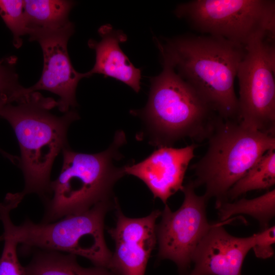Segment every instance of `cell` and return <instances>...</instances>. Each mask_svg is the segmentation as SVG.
Here are the masks:
<instances>
[{
    "mask_svg": "<svg viewBox=\"0 0 275 275\" xmlns=\"http://www.w3.org/2000/svg\"><path fill=\"white\" fill-rule=\"evenodd\" d=\"M57 101L36 91L22 93L13 102L6 104L0 117L6 120L16 135L20 150L18 166L24 179L22 191L12 194L19 204L30 194L43 201L50 196V173L59 153L68 147L67 130L79 119L72 109L59 117L50 111Z\"/></svg>",
    "mask_w": 275,
    "mask_h": 275,
    "instance_id": "cell-1",
    "label": "cell"
},
{
    "mask_svg": "<svg viewBox=\"0 0 275 275\" xmlns=\"http://www.w3.org/2000/svg\"><path fill=\"white\" fill-rule=\"evenodd\" d=\"M162 63L172 67L220 117L238 120L234 80L245 47L210 35L157 41Z\"/></svg>",
    "mask_w": 275,
    "mask_h": 275,
    "instance_id": "cell-2",
    "label": "cell"
},
{
    "mask_svg": "<svg viewBox=\"0 0 275 275\" xmlns=\"http://www.w3.org/2000/svg\"><path fill=\"white\" fill-rule=\"evenodd\" d=\"M126 141L118 131L105 150L94 154L77 152L67 147L58 178L51 182L49 197L44 201L41 223H52L65 216L86 211L102 202H111L113 188L125 174L119 149Z\"/></svg>",
    "mask_w": 275,
    "mask_h": 275,
    "instance_id": "cell-3",
    "label": "cell"
},
{
    "mask_svg": "<svg viewBox=\"0 0 275 275\" xmlns=\"http://www.w3.org/2000/svg\"><path fill=\"white\" fill-rule=\"evenodd\" d=\"M151 79V90L145 107L132 113L141 116L149 143L158 147L172 146L189 138L206 140L218 115L170 65Z\"/></svg>",
    "mask_w": 275,
    "mask_h": 275,
    "instance_id": "cell-4",
    "label": "cell"
},
{
    "mask_svg": "<svg viewBox=\"0 0 275 275\" xmlns=\"http://www.w3.org/2000/svg\"><path fill=\"white\" fill-rule=\"evenodd\" d=\"M206 140L205 153L191 167L193 182L195 188L205 186L204 195L215 198L216 206L226 202L230 189L263 154L275 149V135L219 116Z\"/></svg>",
    "mask_w": 275,
    "mask_h": 275,
    "instance_id": "cell-5",
    "label": "cell"
},
{
    "mask_svg": "<svg viewBox=\"0 0 275 275\" xmlns=\"http://www.w3.org/2000/svg\"><path fill=\"white\" fill-rule=\"evenodd\" d=\"M112 202L99 203L82 213L52 223L36 224L26 218L18 226L11 219L12 208L0 203V219L18 244L81 256L94 266L108 269L112 253L105 241L104 222Z\"/></svg>",
    "mask_w": 275,
    "mask_h": 275,
    "instance_id": "cell-6",
    "label": "cell"
},
{
    "mask_svg": "<svg viewBox=\"0 0 275 275\" xmlns=\"http://www.w3.org/2000/svg\"><path fill=\"white\" fill-rule=\"evenodd\" d=\"M175 14L199 32L243 47L275 35L274 1L194 0L178 5Z\"/></svg>",
    "mask_w": 275,
    "mask_h": 275,
    "instance_id": "cell-7",
    "label": "cell"
},
{
    "mask_svg": "<svg viewBox=\"0 0 275 275\" xmlns=\"http://www.w3.org/2000/svg\"><path fill=\"white\" fill-rule=\"evenodd\" d=\"M274 75V36H262L245 47L237 71L238 120L247 127L273 135Z\"/></svg>",
    "mask_w": 275,
    "mask_h": 275,
    "instance_id": "cell-8",
    "label": "cell"
},
{
    "mask_svg": "<svg viewBox=\"0 0 275 275\" xmlns=\"http://www.w3.org/2000/svg\"><path fill=\"white\" fill-rule=\"evenodd\" d=\"M195 189L193 181L184 185L181 206L172 211L166 204L156 227L158 257L172 260L182 271L188 267L197 246L214 224H209L206 217L208 200L197 195Z\"/></svg>",
    "mask_w": 275,
    "mask_h": 275,
    "instance_id": "cell-9",
    "label": "cell"
},
{
    "mask_svg": "<svg viewBox=\"0 0 275 275\" xmlns=\"http://www.w3.org/2000/svg\"><path fill=\"white\" fill-rule=\"evenodd\" d=\"M117 222L108 232L115 242L109 269L116 275H144L156 242V221L159 210L141 218H130L122 213L117 201Z\"/></svg>",
    "mask_w": 275,
    "mask_h": 275,
    "instance_id": "cell-10",
    "label": "cell"
},
{
    "mask_svg": "<svg viewBox=\"0 0 275 275\" xmlns=\"http://www.w3.org/2000/svg\"><path fill=\"white\" fill-rule=\"evenodd\" d=\"M74 31H67L39 40L43 56L41 76L34 85L25 88L28 92L46 90L59 97L57 107L65 113L77 106L76 90L79 81L88 77L73 68L67 49L68 41Z\"/></svg>",
    "mask_w": 275,
    "mask_h": 275,
    "instance_id": "cell-11",
    "label": "cell"
},
{
    "mask_svg": "<svg viewBox=\"0 0 275 275\" xmlns=\"http://www.w3.org/2000/svg\"><path fill=\"white\" fill-rule=\"evenodd\" d=\"M196 147L194 143L180 148L158 147L143 160L125 166L124 173L141 180L154 198L166 205L171 196L183 189L185 174Z\"/></svg>",
    "mask_w": 275,
    "mask_h": 275,
    "instance_id": "cell-12",
    "label": "cell"
},
{
    "mask_svg": "<svg viewBox=\"0 0 275 275\" xmlns=\"http://www.w3.org/2000/svg\"><path fill=\"white\" fill-rule=\"evenodd\" d=\"M236 218L215 223L208 230L194 253L195 267L188 275H241L242 263L253 248L254 236L229 234L223 226Z\"/></svg>",
    "mask_w": 275,
    "mask_h": 275,
    "instance_id": "cell-13",
    "label": "cell"
},
{
    "mask_svg": "<svg viewBox=\"0 0 275 275\" xmlns=\"http://www.w3.org/2000/svg\"><path fill=\"white\" fill-rule=\"evenodd\" d=\"M98 32L101 38L100 41L93 39L88 41L89 47L95 50L96 55L94 66L87 72L89 77L96 73L112 77L139 92L141 71L132 65L119 45L127 40L126 35L109 24L101 26Z\"/></svg>",
    "mask_w": 275,
    "mask_h": 275,
    "instance_id": "cell-14",
    "label": "cell"
},
{
    "mask_svg": "<svg viewBox=\"0 0 275 275\" xmlns=\"http://www.w3.org/2000/svg\"><path fill=\"white\" fill-rule=\"evenodd\" d=\"M26 35L30 41L74 30L69 14L74 2L64 0H25Z\"/></svg>",
    "mask_w": 275,
    "mask_h": 275,
    "instance_id": "cell-15",
    "label": "cell"
},
{
    "mask_svg": "<svg viewBox=\"0 0 275 275\" xmlns=\"http://www.w3.org/2000/svg\"><path fill=\"white\" fill-rule=\"evenodd\" d=\"M24 267L26 275H116L103 267H83L74 255L40 249Z\"/></svg>",
    "mask_w": 275,
    "mask_h": 275,
    "instance_id": "cell-16",
    "label": "cell"
},
{
    "mask_svg": "<svg viewBox=\"0 0 275 275\" xmlns=\"http://www.w3.org/2000/svg\"><path fill=\"white\" fill-rule=\"evenodd\" d=\"M216 208L221 222L235 214H244L258 220L263 230L269 227L275 214V190L251 199L243 198L234 203L222 202Z\"/></svg>",
    "mask_w": 275,
    "mask_h": 275,
    "instance_id": "cell-17",
    "label": "cell"
},
{
    "mask_svg": "<svg viewBox=\"0 0 275 275\" xmlns=\"http://www.w3.org/2000/svg\"><path fill=\"white\" fill-rule=\"evenodd\" d=\"M275 184V149L266 152L228 191L234 199L248 191L268 189Z\"/></svg>",
    "mask_w": 275,
    "mask_h": 275,
    "instance_id": "cell-18",
    "label": "cell"
},
{
    "mask_svg": "<svg viewBox=\"0 0 275 275\" xmlns=\"http://www.w3.org/2000/svg\"><path fill=\"white\" fill-rule=\"evenodd\" d=\"M0 16L12 34L14 46L20 47L27 33L23 1L0 0Z\"/></svg>",
    "mask_w": 275,
    "mask_h": 275,
    "instance_id": "cell-19",
    "label": "cell"
},
{
    "mask_svg": "<svg viewBox=\"0 0 275 275\" xmlns=\"http://www.w3.org/2000/svg\"><path fill=\"white\" fill-rule=\"evenodd\" d=\"M16 62L17 58L14 56L0 60V95L7 96L11 103L19 96L24 88L19 82Z\"/></svg>",
    "mask_w": 275,
    "mask_h": 275,
    "instance_id": "cell-20",
    "label": "cell"
},
{
    "mask_svg": "<svg viewBox=\"0 0 275 275\" xmlns=\"http://www.w3.org/2000/svg\"><path fill=\"white\" fill-rule=\"evenodd\" d=\"M2 235L4 245L0 257V275H26L24 267L19 262L17 253L18 244L7 229Z\"/></svg>",
    "mask_w": 275,
    "mask_h": 275,
    "instance_id": "cell-21",
    "label": "cell"
},
{
    "mask_svg": "<svg viewBox=\"0 0 275 275\" xmlns=\"http://www.w3.org/2000/svg\"><path fill=\"white\" fill-rule=\"evenodd\" d=\"M254 244L252 248L256 256L261 259L271 257L274 251L272 244L275 242L274 226L263 229L257 234H254Z\"/></svg>",
    "mask_w": 275,
    "mask_h": 275,
    "instance_id": "cell-22",
    "label": "cell"
},
{
    "mask_svg": "<svg viewBox=\"0 0 275 275\" xmlns=\"http://www.w3.org/2000/svg\"><path fill=\"white\" fill-rule=\"evenodd\" d=\"M11 103L9 98L6 95H0V115L4 106L7 103ZM0 153L6 158L10 160L13 163L18 164L19 158L14 156L9 153H6L0 148Z\"/></svg>",
    "mask_w": 275,
    "mask_h": 275,
    "instance_id": "cell-23",
    "label": "cell"
},
{
    "mask_svg": "<svg viewBox=\"0 0 275 275\" xmlns=\"http://www.w3.org/2000/svg\"><path fill=\"white\" fill-rule=\"evenodd\" d=\"M2 239H1V237L0 236V241H1Z\"/></svg>",
    "mask_w": 275,
    "mask_h": 275,
    "instance_id": "cell-24",
    "label": "cell"
}]
</instances>
